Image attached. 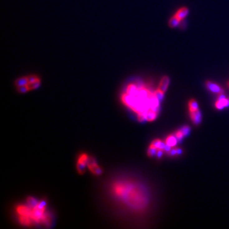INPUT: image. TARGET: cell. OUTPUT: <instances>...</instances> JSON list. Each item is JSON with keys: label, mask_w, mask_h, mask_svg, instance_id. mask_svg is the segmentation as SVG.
I'll return each mask as SVG.
<instances>
[{"label": "cell", "mask_w": 229, "mask_h": 229, "mask_svg": "<svg viewBox=\"0 0 229 229\" xmlns=\"http://www.w3.org/2000/svg\"><path fill=\"white\" fill-rule=\"evenodd\" d=\"M14 214L17 223L26 228H50L54 216L47 203L42 198L29 196L15 205Z\"/></svg>", "instance_id": "6da1fadb"}, {"label": "cell", "mask_w": 229, "mask_h": 229, "mask_svg": "<svg viewBox=\"0 0 229 229\" xmlns=\"http://www.w3.org/2000/svg\"><path fill=\"white\" fill-rule=\"evenodd\" d=\"M154 93L145 85L135 83H129L120 95V101L124 106L137 116L140 122L146 121V112L151 110V99Z\"/></svg>", "instance_id": "7a4b0ae2"}, {"label": "cell", "mask_w": 229, "mask_h": 229, "mask_svg": "<svg viewBox=\"0 0 229 229\" xmlns=\"http://www.w3.org/2000/svg\"><path fill=\"white\" fill-rule=\"evenodd\" d=\"M110 192L113 198L124 206L139 209L144 205V196L140 188L132 181L117 179L112 182Z\"/></svg>", "instance_id": "3957f363"}, {"label": "cell", "mask_w": 229, "mask_h": 229, "mask_svg": "<svg viewBox=\"0 0 229 229\" xmlns=\"http://www.w3.org/2000/svg\"><path fill=\"white\" fill-rule=\"evenodd\" d=\"M41 83V80L36 74L22 76L15 81V89L21 94H26L38 89Z\"/></svg>", "instance_id": "277c9868"}, {"label": "cell", "mask_w": 229, "mask_h": 229, "mask_svg": "<svg viewBox=\"0 0 229 229\" xmlns=\"http://www.w3.org/2000/svg\"><path fill=\"white\" fill-rule=\"evenodd\" d=\"M90 155L85 152L80 153L78 155L76 160V169L79 174H83L87 171V165Z\"/></svg>", "instance_id": "5b68a950"}, {"label": "cell", "mask_w": 229, "mask_h": 229, "mask_svg": "<svg viewBox=\"0 0 229 229\" xmlns=\"http://www.w3.org/2000/svg\"><path fill=\"white\" fill-rule=\"evenodd\" d=\"M87 171L96 176H100L103 173L102 167L98 162L97 160L92 156H90V158L89 159Z\"/></svg>", "instance_id": "8992f818"}, {"label": "cell", "mask_w": 229, "mask_h": 229, "mask_svg": "<svg viewBox=\"0 0 229 229\" xmlns=\"http://www.w3.org/2000/svg\"><path fill=\"white\" fill-rule=\"evenodd\" d=\"M190 116L192 121L195 125H198L201 124L202 121V114L199 110L194 111V112H189Z\"/></svg>", "instance_id": "52a82bcc"}, {"label": "cell", "mask_w": 229, "mask_h": 229, "mask_svg": "<svg viewBox=\"0 0 229 229\" xmlns=\"http://www.w3.org/2000/svg\"><path fill=\"white\" fill-rule=\"evenodd\" d=\"M206 85L207 88L210 91H211L212 93L219 94L223 93V90L220 86L211 82V81H207L206 83Z\"/></svg>", "instance_id": "ba28073f"}, {"label": "cell", "mask_w": 229, "mask_h": 229, "mask_svg": "<svg viewBox=\"0 0 229 229\" xmlns=\"http://www.w3.org/2000/svg\"><path fill=\"white\" fill-rule=\"evenodd\" d=\"M169 82H170V80H169V78L168 77V76H163V77L161 79V80H160V82L159 83L158 88L159 90H160L161 91H162L163 93H165L166 92V90H167L168 86H169Z\"/></svg>", "instance_id": "9c48e42d"}, {"label": "cell", "mask_w": 229, "mask_h": 229, "mask_svg": "<svg viewBox=\"0 0 229 229\" xmlns=\"http://www.w3.org/2000/svg\"><path fill=\"white\" fill-rule=\"evenodd\" d=\"M188 13V9L186 7H182L176 12L174 15L179 20L181 21L183 19H184L187 17Z\"/></svg>", "instance_id": "30bf717a"}, {"label": "cell", "mask_w": 229, "mask_h": 229, "mask_svg": "<svg viewBox=\"0 0 229 229\" xmlns=\"http://www.w3.org/2000/svg\"><path fill=\"white\" fill-rule=\"evenodd\" d=\"M157 115L158 113L155 112L154 110H148L145 115L146 117V122H153L154 121L157 117Z\"/></svg>", "instance_id": "8fae6325"}, {"label": "cell", "mask_w": 229, "mask_h": 229, "mask_svg": "<svg viewBox=\"0 0 229 229\" xmlns=\"http://www.w3.org/2000/svg\"><path fill=\"white\" fill-rule=\"evenodd\" d=\"M177 142H178V140L176 137V136H174V135L171 134L167 137L165 143V144L168 145L171 147H174L177 144Z\"/></svg>", "instance_id": "7c38bea8"}, {"label": "cell", "mask_w": 229, "mask_h": 229, "mask_svg": "<svg viewBox=\"0 0 229 229\" xmlns=\"http://www.w3.org/2000/svg\"><path fill=\"white\" fill-rule=\"evenodd\" d=\"M150 145L156 148L158 150H163L165 146V143H164L160 140L156 139V140H154V141H153Z\"/></svg>", "instance_id": "4fadbf2b"}, {"label": "cell", "mask_w": 229, "mask_h": 229, "mask_svg": "<svg viewBox=\"0 0 229 229\" xmlns=\"http://www.w3.org/2000/svg\"><path fill=\"white\" fill-rule=\"evenodd\" d=\"M188 108L189 112H194L198 110V104L196 100L192 99L188 102Z\"/></svg>", "instance_id": "5bb4252c"}, {"label": "cell", "mask_w": 229, "mask_h": 229, "mask_svg": "<svg viewBox=\"0 0 229 229\" xmlns=\"http://www.w3.org/2000/svg\"><path fill=\"white\" fill-rule=\"evenodd\" d=\"M181 20H179L178 17H176L175 15L173 16L169 21V22H168V24H169V26L170 27L174 28V27H176L177 26H178V25L180 23Z\"/></svg>", "instance_id": "9a60e30c"}, {"label": "cell", "mask_w": 229, "mask_h": 229, "mask_svg": "<svg viewBox=\"0 0 229 229\" xmlns=\"http://www.w3.org/2000/svg\"><path fill=\"white\" fill-rule=\"evenodd\" d=\"M157 150H158V149H157L156 148L150 145L149 147H148V150H147V155H148V156H149L150 157H154L157 154Z\"/></svg>", "instance_id": "2e32d148"}, {"label": "cell", "mask_w": 229, "mask_h": 229, "mask_svg": "<svg viewBox=\"0 0 229 229\" xmlns=\"http://www.w3.org/2000/svg\"><path fill=\"white\" fill-rule=\"evenodd\" d=\"M154 95L160 101H162L164 99V93H163L162 91H161L160 90H159V88H157L155 92H154Z\"/></svg>", "instance_id": "e0dca14e"}, {"label": "cell", "mask_w": 229, "mask_h": 229, "mask_svg": "<svg viewBox=\"0 0 229 229\" xmlns=\"http://www.w3.org/2000/svg\"><path fill=\"white\" fill-rule=\"evenodd\" d=\"M174 136H176V138H177V140H178V142H181V141L183 140V137H185V136H184V135H183V132H181V131L179 129V130H178V131H176V132H175V133H174Z\"/></svg>", "instance_id": "ac0fdd59"}, {"label": "cell", "mask_w": 229, "mask_h": 229, "mask_svg": "<svg viewBox=\"0 0 229 229\" xmlns=\"http://www.w3.org/2000/svg\"><path fill=\"white\" fill-rule=\"evenodd\" d=\"M180 130L181 131V132H183V135H184L185 137L187 136L190 132V127L188 126H185L182 127L180 129Z\"/></svg>", "instance_id": "d6986e66"}, {"label": "cell", "mask_w": 229, "mask_h": 229, "mask_svg": "<svg viewBox=\"0 0 229 229\" xmlns=\"http://www.w3.org/2000/svg\"><path fill=\"white\" fill-rule=\"evenodd\" d=\"M215 107H216V108L218 109V110H222V109H223L225 108L223 104L222 101H219V100H218L216 102V103H215Z\"/></svg>", "instance_id": "ffe728a7"}, {"label": "cell", "mask_w": 229, "mask_h": 229, "mask_svg": "<svg viewBox=\"0 0 229 229\" xmlns=\"http://www.w3.org/2000/svg\"><path fill=\"white\" fill-rule=\"evenodd\" d=\"M171 156V157H174L177 155V150H176V148H173L170 150V151L167 154Z\"/></svg>", "instance_id": "44dd1931"}, {"label": "cell", "mask_w": 229, "mask_h": 229, "mask_svg": "<svg viewBox=\"0 0 229 229\" xmlns=\"http://www.w3.org/2000/svg\"><path fill=\"white\" fill-rule=\"evenodd\" d=\"M171 150V146H169L168 145L165 144V146L163 151L164 152H165V153H167V154H168V153H169L170 151Z\"/></svg>", "instance_id": "7402d4cb"}, {"label": "cell", "mask_w": 229, "mask_h": 229, "mask_svg": "<svg viewBox=\"0 0 229 229\" xmlns=\"http://www.w3.org/2000/svg\"><path fill=\"white\" fill-rule=\"evenodd\" d=\"M164 151L162 150H157V154H156L157 158H159V159L161 158L162 156V155H163V154H164Z\"/></svg>", "instance_id": "603a6c76"}, {"label": "cell", "mask_w": 229, "mask_h": 229, "mask_svg": "<svg viewBox=\"0 0 229 229\" xmlns=\"http://www.w3.org/2000/svg\"><path fill=\"white\" fill-rule=\"evenodd\" d=\"M221 101H222L223 104L225 108H227V107H228L229 106V100H228L225 98V99H224L223 100H221Z\"/></svg>", "instance_id": "cb8c5ba5"}, {"label": "cell", "mask_w": 229, "mask_h": 229, "mask_svg": "<svg viewBox=\"0 0 229 229\" xmlns=\"http://www.w3.org/2000/svg\"><path fill=\"white\" fill-rule=\"evenodd\" d=\"M176 150H177V155H179L183 153V151L180 148H176Z\"/></svg>", "instance_id": "d4e9b609"}, {"label": "cell", "mask_w": 229, "mask_h": 229, "mask_svg": "<svg viewBox=\"0 0 229 229\" xmlns=\"http://www.w3.org/2000/svg\"><path fill=\"white\" fill-rule=\"evenodd\" d=\"M225 99V96L223 94H220L219 95L218 98V100H219V101L223 100V99Z\"/></svg>", "instance_id": "484cf974"}, {"label": "cell", "mask_w": 229, "mask_h": 229, "mask_svg": "<svg viewBox=\"0 0 229 229\" xmlns=\"http://www.w3.org/2000/svg\"><path fill=\"white\" fill-rule=\"evenodd\" d=\"M227 86L229 87V82L227 83Z\"/></svg>", "instance_id": "4316f807"}]
</instances>
